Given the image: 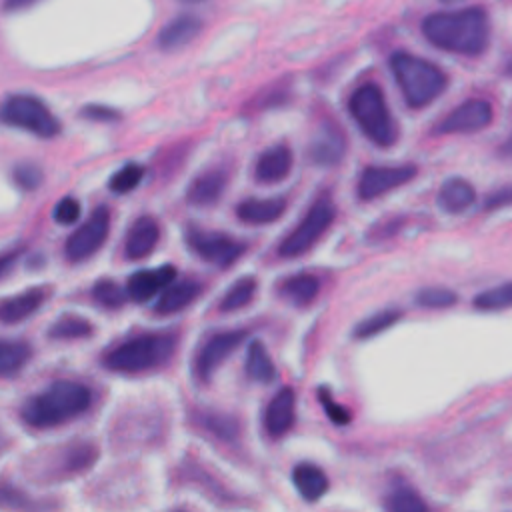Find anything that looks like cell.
Segmentation results:
<instances>
[{"label":"cell","instance_id":"obj_1","mask_svg":"<svg viewBox=\"0 0 512 512\" xmlns=\"http://www.w3.org/2000/svg\"><path fill=\"white\" fill-rule=\"evenodd\" d=\"M424 38L440 50L460 56H480L490 38V20L482 6L432 12L422 20Z\"/></svg>","mask_w":512,"mask_h":512},{"label":"cell","instance_id":"obj_2","mask_svg":"<svg viewBox=\"0 0 512 512\" xmlns=\"http://www.w3.org/2000/svg\"><path fill=\"white\" fill-rule=\"evenodd\" d=\"M92 404V390L80 382L58 380L22 406V418L32 428H52L84 414Z\"/></svg>","mask_w":512,"mask_h":512},{"label":"cell","instance_id":"obj_3","mask_svg":"<svg viewBox=\"0 0 512 512\" xmlns=\"http://www.w3.org/2000/svg\"><path fill=\"white\" fill-rule=\"evenodd\" d=\"M390 70L410 108L428 106L448 86V76L436 64L410 52H394Z\"/></svg>","mask_w":512,"mask_h":512},{"label":"cell","instance_id":"obj_4","mask_svg":"<svg viewBox=\"0 0 512 512\" xmlns=\"http://www.w3.org/2000/svg\"><path fill=\"white\" fill-rule=\"evenodd\" d=\"M174 334H140L120 342L102 358L104 366L120 374H140L164 366L176 350Z\"/></svg>","mask_w":512,"mask_h":512},{"label":"cell","instance_id":"obj_5","mask_svg":"<svg viewBox=\"0 0 512 512\" xmlns=\"http://www.w3.org/2000/svg\"><path fill=\"white\" fill-rule=\"evenodd\" d=\"M348 110L362 134L376 146L388 148L396 142V122L388 110L384 92L376 82L360 84L348 100Z\"/></svg>","mask_w":512,"mask_h":512},{"label":"cell","instance_id":"obj_6","mask_svg":"<svg viewBox=\"0 0 512 512\" xmlns=\"http://www.w3.org/2000/svg\"><path fill=\"white\" fill-rule=\"evenodd\" d=\"M0 122L22 128L40 138H52L60 132V122L48 106L28 94L8 96L0 106Z\"/></svg>","mask_w":512,"mask_h":512},{"label":"cell","instance_id":"obj_7","mask_svg":"<svg viewBox=\"0 0 512 512\" xmlns=\"http://www.w3.org/2000/svg\"><path fill=\"white\" fill-rule=\"evenodd\" d=\"M336 216V206L328 194L318 196L308 208L306 216L298 222V226L280 242L278 254L282 258H296L302 252L310 250L318 238L330 228Z\"/></svg>","mask_w":512,"mask_h":512},{"label":"cell","instance_id":"obj_8","mask_svg":"<svg viewBox=\"0 0 512 512\" xmlns=\"http://www.w3.org/2000/svg\"><path fill=\"white\" fill-rule=\"evenodd\" d=\"M188 248L198 254L202 260L218 266L228 268L234 264L246 250V244L236 240L230 234L214 232V230H202L198 226H188L184 232Z\"/></svg>","mask_w":512,"mask_h":512},{"label":"cell","instance_id":"obj_9","mask_svg":"<svg viewBox=\"0 0 512 512\" xmlns=\"http://www.w3.org/2000/svg\"><path fill=\"white\" fill-rule=\"evenodd\" d=\"M110 232V210L106 206H98L88 220L78 226L64 244V254L70 262H82L90 258L100 246L106 242Z\"/></svg>","mask_w":512,"mask_h":512},{"label":"cell","instance_id":"obj_10","mask_svg":"<svg viewBox=\"0 0 512 512\" xmlns=\"http://www.w3.org/2000/svg\"><path fill=\"white\" fill-rule=\"evenodd\" d=\"M246 334V330H226L208 338L194 358V376L200 382H208L220 364L228 360L232 352L244 342Z\"/></svg>","mask_w":512,"mask_h":512},{"label":"cell","instance_id":"obj_11","mask_svg":"<svg viewBox=\"0 0 512 512\" xmlns=\"http://www.w3.org/2000/svg\"><path fill=\"white\" fill-rule=\"evenodd\" d=\"M492 118L494 110L488 100L470 98L438 122L436 134H472L490 126Z\"/></svg>","mask_w":512,"mask_h":512},{"label":"cell","instance_id":"obj_12","mask_svg":"<svg viewBox=\"0 0 512 512\" xmlns=\"http://www.w3.org/2000/svg\"><path fill=\"white\" fill-rule=\"evenodd\" d=\"M418 168L414 164L402 166H368L358 178V196L362 200H374L416 176Z\"/></svg>","mask_w":512,"mask_h":512},{"label":"cell","instance_id":"obj_13","mask_svg":"<svg viewBox=\"0 0 512 512\" xmlns=\"http://www.w3.org/2000/svg\"><path fill=\"white\" fill-rule=\"evenodd\" d=\"M346 152V136L336 122H322L310 142V158L316 166H336Z\"/></svg>","mask_w":512,"mask_h":512},{"label":"cell","instance_id":"obj_14","mask_svg":"<svg viewBox=\"0 0 512 512\" xmlns=\"http://www.w3.org/2000/svg\"><path fill=\"white\" fill-rule=\"evenodd\" d=\"M176 272L178 270L172 264L138 270L126 282V296L134 302H146L154 294L164 290L176 278Z\"/></svg>","mask_w":512,"mask_h":512},{"label":"cell","instance_id":"obj_15","mask_svg":"<svg viewBox=\"0 0 512 512\" xmlns=\"http://www.w3.org/2000/svg\"><path fill=\"white\" fill-rule=\"evenodd\" d=\"M296 418V394L290 386L280 388L266 406L264 426L272 438H282L292 426Z\"/></svg>","mask_w":512,"mask_h":512},{"label":"cell","instance_id":"obj_16","mask_svg":"<svg viewBox=\"0 0 512 512\" xmlns=\"http://www.w3.org/2000/svg\"><path fill=\"white\" fill-rule=\"evenodd\" d=\"M160 240V226L152 216H140L130 226L124 240V254L130 260H142L152 254Z\"/></svg>","mask_w":512,"mask_h":512},{"label":"cell","instance_id":"obj_17","mask_svg":"<svg viewBox=\"0 0 512 512\" xmlns=\"http://www.w3.org/2000/svg\"><path fill=\"white\" fill-rule=\"evenodd\" d=\"M292 150L286 144H276L264 150L254 166V176L262 184H274L284 180L292 170Z\"/></svg>","mask_w":512,"mask_h":512},{"label":"cell","instance_id":"obj_18","mask_svg":"<svg viewBox=\"0 0 512 512\" xmlns=\"http://www.w3.org/2000/svg\"><path fill=\"white\" fill-rule=\"evenodd\" d=\"M226 184L228 174L222 168H210L190 182L186 190V202L192 206H212L224 194Z\"/></svg>","mask_w":512,"mask_h":512},{"label":"cell","instance_id":"obj_19","mask_svg":"<svg viewBox=\"0 0 512 512\" xmlns=\"http://www.w3.org/2000/svg\"><path fill=\"white\" fill-rule=\"evenodd\" d=\"M202 30V20L194 14H178L158 32V46L162 50H178L192 42Z\"/></svg>","mask_w":512,"mask_h":512},{"label":"cell","instance_id":"obj_20","mask_svg":"<svg viewBox=\"0 0 512 512\" xmlns=\"http://www.w3.org/2000/svg\"><path fill=\"white\" fill-rule=\"evenodd\" d=\"M46 298H48V290L36 286L26 292H20L16 296L0 300V322L18 324V322L26 320L30 314H34L44 304Z\"/></svg>","mask_w":512,"mask_h":512},{"label":"cell","instance_id":"obj_21","mask_svg":"<svg viewBox=\"0 0 512 512\" xmlns=\"http://www.w3.org/2000/svg\"><path fill=\"white\" fill-rule=\"evenodd\" d=\"M202 292V284L196 280H180V282H170L158 302L154 304V312L168 316V314H176L180 310H184L188 304H192Z\"/></svg>","mask_w":512,"mask_h":512},{"label":"cell","instance_id":"obj_22","mask_svg":"<svg viewBox=\"0 0 512 512\" xmlns=\"http://www.w3.org/2000/svg\"><path fill=\"white\" fill-rule=\"evenodd\" d=\"M284 198H246L236 206V216L246 224H268L284 214Z\"/></svg>","mask_w":512,"mask_h":512},{"label":"cell","instance_id":"obj_23","mask_svg":"<svg viewBox=\"0 0 512 512\" xmlns=\"http://www.w3.org/2000/svg\"><path fill=\"white\" fill-rule=\"evenodd\" d=\"M476 200V190L474 186L464 180V178H448L440 190H438V204L444 212L450 214H460L464 210H468Z\"/></svg>","mask_w":512,"mask_h":512},{"label":"cell","instance_id":"obj_24","mask_svg":"<svg viewBox=\"0 0 512 512\" xmlns=\"http://www.w3.org/2000/svg\"><path fill=\"white\" fill-rule=\"evenodd\" d=\"M292 482H294V488L298 490V494L306 502L320 500L328 492V486H330L324 470L310 462H302L292 470Z\"/></svg>","mask_w":512,"mask_h":512},{"label":"cell","instance_id":"obj_25","mask_svg":"<svg viewBox=\"0 0 512 512\" xmlns=\"http://www.w3.org/2000/svg\"><path fill=\"white\" fill-rule=\"evenodd\" d=\"M280 296L290 302L292 306H308L310 302H314V298L318 296L320 292V280L314 276V274H308V272H300V274H294L290 278H286L280 288H278Z\"/></svg>","mask_w":512,"mask_h":512},{"label":"cell","instance_id":"obj_26","mask_svg":"<svg viewBox=\"0 0 512 512\" xmlns=\"http://www.w3.org/2000/svg\"><path fill=\"white\" fill-rule=\"evenodd\" d=\"M246 376L254 382L268 384L276 378V366L262 340H252L246 354Z\"/></svg>","mask_w":512,"mask_h":512},{"label":"cell","instance_id":"obj_27","mask_svg":"<svg viewBox=\"0 0 512 512\" xmlns=\"http://www.w3.org/2000/svg\"><path fill=\"white\" fill-rule=\"evenodd\" d=\"M32 356V348L26 342L0 340V376L18 374Z\"/></svg>","mask_w":512,"mask_h":512},{"label":"cell","instance_id":"obj_28","mask_svg":"<svg viewBox=\"0 0 512 512\" xmlns=\"http://www.w3.org/2000/svg\"><path fill=\"white\" fill-rule=\"evenodd\" d=\"M256 288H258V282L254 276H242L238 278L230 288L228 292L222 296L220 300V310L222 312H236L244 306H248L256 294Z\"/></svg>","mask_w":512,"mask_h":512},{"label":"cell","instance_id":"obj_29","mask_svg":"<svg viewBox=\"0 0 512 512\" xmlns=\"http://www.w3.org/2000/svg\"><path fill=\"white\" fill-rule=\"evenodd\" d=\"M402 312L396 310V308H386V310H380L368 318H364L356 328H354V338H372L384 330H388L390 326H394L398 320H400Z\"/></svg>","mask_w":512,"mask_h":512},{"label":"cell","instance_id":"obj_30","mask_svg":"<svg viewBox=\"0 0 512 512\" xmlns=\"http://www.w3.org/2000/svg\"><path fill=\"white\" fill-rule=\"evenodd\" d=\"M386 508L392 512H422L428 510V504L418 496V492L406 484H398L390 490L386 498Z\"/></svg>","mask_w":512,"mask_h":512},{"label":"cell","instance_id":"obj_31","mask_svg":"<svg viewBox=\"0 0 512 512\" xmlns=\"http://www.w3.org/2000/svg\"><path fill=\"white\" fill-rule=\"evenodd\" d=\"M92 330H94L92 324L82 316H62L52 324V328L48 330V336L56 340H74V338L90 336Z\"/></svg>","mask_w":512,"mask_h":512},{"label":"cell","instance_id":"obj_32","mask_svg":"<svg viewBox=\"0 0 512 512\" xmlns=\"http://www.w3.org/2000/svg\"><path fill=\"white\" fill-rule=\"evenodd\" d=\"M198 424L202 428H206L208 432L216 434L222 440H234L238 436V422L236 418L228 416V414H218V412H200L196 416Z\"/></svg>","mask_w":512,"mask_h":512},{"label":"cell","instance_id":"obj_33","mask_svg":"<svg viewBox=\"0 0 512 512\" xmlns=\"http://www.w3.org/2000/svg\"><path fill=\"white\" fill-rule=\"evenodd\" d=\"M512 304V284L504 282L496 288H490L474 298V308L482 312H500Z\"/></svg>","mask_w":512,"mask_h":512},{"label":"cell","instance_id":"obj_34","mask_svg":"<svg viewBox=\"0 0 512 512\" xmlns=\"http://www.w3.org/2000/svg\"><path fill=\"white\" fill-rule=\"evenodd\" d=\"M142 178H144V166L136 162H128L112 174L108 188L116 194H126V192H132L142 182Z\"/></svg>","mask_w":512,"mask_h":512},{"label":"cell","instance_id":"obj_35","mask_svg":"<svg viewBox=\"0 0 512 512\" xmlns=\"http://www.w3.org/2000/svg\"><path fill=\"white\" fill-rule=\"evenodd\" d=\"M92 298L104 308H120L128 296L122 286H118L114 280L104 278L92 286Z\"/></svg>","mask_w":512,"mask_h":512},{"label":"cell","instance_id":"obj_36","mask_svg":"<svg viewBox=\"0 0 512 512\" xmlns=\"http://www.w3.org/2000/svg\"><path fill=\"white\" fill-rule=\"evenodd\" d=\"M458 300L456 292L444 286H430V288H422L416 294V304L422 308H432V310H440V308H450L454 306Z\"/></svg>","mask_w":512,"mask_h":512},{"label":"cell","instance_id":"obj_37","mask_svg":"<svg viewBox=\"0 0 512 512\" xmlns=\"http://www.w3.org/2000/svg\"><path fill=\"white\" fill-rule=\"evenodd\" d=\"M318 400L326 412V416L336 424V426H348L352 422V414L348 408H344L342 404H338L332 394L326 388L318 390Z\"/></svg>","mask_w":512,"mask_h":512},{"label":"cell","instance_id":"obj_38","mask_svg":"<svg viewBox=\"0 0 512 512\" xmlns=\"http://www.w3.org/2000/svg\"><path fill=\"white\" fill-rule=\"evenodd\" d=\"M96 454H98V452H96V450H94V446H90V444L74 446V448L68 452L66 466H68V470H72V472L84 470V468H88V466L94 462Z\"/></svg>","mask_w":512,"mask_h":512},{"label":"cell","instance_id":"obj_39","mask_svg":"<svg viewBox=\"0 0 512 512\" xmlns=\"http://www.w3.org/2000/svg\"><path fill=\"white\" fill-rule=\"evenodd\" d=\"M80 212V202L72 196H66L54 206V220L58 224H74L80 218Z\"/></svg>","mask_w":512,"mask_h":512},{"label":"cell","instance_id":"obj_40","mask_svg":"<svg viewBox=\"0 0 512 512\" xmlns=\"http://www.w3.org/2000/svg\"><path fill=\"white\" fill-rule=\"evenodd\" d=\"M14 180H16L22 188L32 190V188H36V186L40 184L42 172H40V168L34 166V164H20V166H16V170H14Z\"/></svg>","mask_w":512,"mask_h":512},{"label":"cell","instance_id":"obj_41","mask_svg":"<svg viewBox=\"0 0 512 512\" xmlns=\"http://www.w3.org/2000/svg\"><path fill=\"white\" fill-rule=\"evenodd\" d=\"M82 116L90 118V120H102V122H110V120H118L120 114L108 106H100V104H90L86 108H82Z\"/></svg>","mask_w":512,"mask_h":512},{"label":"cell","instance_id":"obj_42","mask_svg":"<svg viewBox=\"0 0 512 512\" xmlns=\"http://www.w3.org/2000/svg\"><path fill=\"white\" fill-rule=\"evenodd\" d=\"M510 204V188L504 186L502 190H498L492 198H488L486 206L488 208H502V206H508Z\"/></svg>","mask_w":512,"mask_h":512},{"label":"cell","instance_id":"obj_43","mask_svg":"<svg viewBox=\"0 0 512 512\" xmlns=\"http://www.w3.org/2000/svg\"><path fill=\"white\" fill-rule=\"evenodd\" d=\"M18 254H20V250H12V252H8V254H2V256H0V278H2V276H6V274H8V270L14 266V262H16V258H18Z\"/></svg>","mask_w":512,"mask_h":512},{"label":"cell","instance_id":"obj_44","mask_svg":"<svg viewBox=\"0 0 512 512\" xmlns=\"http://www.w3.org/2000/svg\"><path fill=\"white\" fill-rule=\"evenodd\" d=\"M34 2H38V0H4L2 8H4V10H8V12H14V10L28 8V6H32Z\"/></svg>","mask_w":512,"mask_h":512},{"label":"cell","instance_id":"obj_45","mask_svg":"<svg viewBox=\"0 0 512 512\" xmlns=\"http://www.w3.org/2000/svg\"><path fill=\"white\" fill-rule=\"evenodd\" d=\"M178 2H182V4H200L204 0H178Z\"/></svg>","mask_w":512,"mask_h":512},{"label":"cell","instance_id":"obj_46","mask_svg":"<svg viewBox=\"0 0 512 512\" xmlns=\"http://www.w3.org/2000/svg\"><path fill=\"white\" fill-rule=\"evenodd\" d=\"M442 4H458V2H462V0H440Z\"/></svg>","mask_w":512,"mask_h":512}]
</instances>
